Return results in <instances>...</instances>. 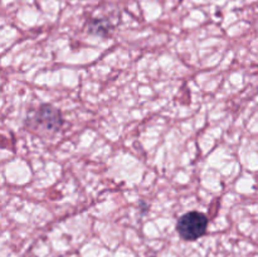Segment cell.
I'll list each match as a JSON object with an SVG mask.
<instances>
[{
  "instance_id": "1",
  "label": "cell",
  "mask_w": 258,
  "mask_h": 257,
  "mask_svg": "<svg viewBox=\"0 0 258 257\" xmlns=\"http://www.w3.org/2000/svg\"><path fill=\"white\" fill-rule=\"evenodd\" d=\"M208 228V218L201 212H188L178 219L176 231L185 241H196L204 236Z\"/></svg>"
},
{
  "instance_id": "2",
  "label": "cell",
  "mask_w": 258,
  "mask_h": 257,
  "mask_svg": "<svg viewBox=\"0 0 258 257\" xmlns=\"http://www.w3.org/2000/svg\"><path fill=\"white\" fill-rule=\"evenodd\" d=\"M34 120L38 126H42L44 130L57 131L62 126V115L57 108L52 106H43L35 113Z\"/></svg>"
}]
</instances>
